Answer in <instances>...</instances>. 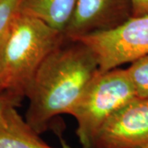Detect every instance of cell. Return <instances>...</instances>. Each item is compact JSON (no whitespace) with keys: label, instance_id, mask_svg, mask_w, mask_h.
<instances>
[{"label":"cell","instance_id":"6da1fadb","mask_svg":"<svg viewBox=\"0 0 148 148\" xmlns=\"http://www.w3.org/2000/svg\"><path fill=\"white\" fill-rule=\"evenodd\" d=\"M99 73L98 60L90 48L65 37L44 59L27 89L26 122L38 134L45 132L54 117L71 114Z\"/></svg>","mask_w":148,"mask_h":148},{"label":"cell","instance_id":"7a4b0ae2","mask_svg":"<svg viewBox=\"0 0 148 148\" xmlns=\"http://www.w3.org/2000/svg\"><path fill=\"white\" fill-rule=\"evenodd\" d=\"M64 38L42 21L19 12L0 50V95L22 101L40 65Z\"/></svg>","mask_w":148,"mask_h":148},{"label":"cell","instance_id":"3957f363","mask_svg":"<svg viewBox=\"0 0 148 148\" xmlns=\"http://www.w3.org/2000/svg\"><path fill=\"white\" fill-rule=\"evenodd\" d=\"M135 97L126 69L117 68L97 74L71 113L77 123L76 134L82 147L94 148L103 124Z\"/></svg>","mask_w":148,"mask_h":148},{"label":"cell","instance_id":"5b68a950","mask_svg":"<svg viewBox=\"0 0 148 148\" xmlns=\"http://www.w3.org/2000/svg\"><path fill=\"white\" fill-rule=\"evenodd\" d=\"M94 148H148V97H135L113 114L99 130Z\"/></svg>","mask_w":148,"mask_h":148},{"label":"cell","instance_id":"7c38bea8","mask_svg":"<svg viewBox=\"0 0 148 148\" xmlns=\"http://www.w3.org/2000/svg\"><path fill=\"white\" fill-rule=\"evenodd\" d=\"M132 7V16L148 15V0H130Z\"/></svg>","mask_w":148,"mask_h":148},{"label":"cell","instance_id":"9c48e42d","mask_svg":"<svg viewBox=\"0 0 148 148\" xmlns=\"http://www.w3.org/2000/svg\"><path fill=\"white\" fill-rule=\"evenodd\" d=\"M137 97H148V54L131 63L126 69Z\"/></svg>","mask_w":148,"mask_h":148},{"label":"cell","instance_id":"ba28073f","mask_svg":"<svg viewBox=\"0 0 148 148\" xmlns=\"http://www.w3.org/2000/svg\"><path fill=\"white\" fill-rule=\"evenodd\" d=\"M16 107L11 108L0 125V148H53L45 143Z\"/></svg>","mask_w":148,"mask_h":148},{"label":"cell","instance_id":"277c9868","mask_svg":"<svg viewBox=\"0 0 148 148\" xmlns=\"http://www.w3.org/2000/svg\"><path fill=\"white\" fill-rule=\"evenodd\" d=\"M95 53L100 73L148 54V15L131 16L119 26L77 39Z\"/></svg>","mask_w":148,"mask_h":148},{"label":"cell","instance_id":"30bf717a","mask_svg":"<svg viewBox=\"0 0 148 148\" xmlns=\"http://www.w3.org/2000/svg\"><path fill=\"white\" fill-rule=\"evenodd\" d=\"M21 0H0V50L14 18L19 13Z\"/></svg>","mask_w":148,"mask_h":148},{"label":"cell","instance_id":"8fae6325","mask_svg":"<svg viewBox=\"0 0 148 148\" xmlns=\"http://www.w3.org/2000/svg\"><path fill=\"white\" fill-rule=\"evenodd\" d=\"M21 100L8 95H0V125L5 123L6 116L11 108L18 107L21 105Z\"/></svg>","mask_w":148,"mask_h":148},{"label":"cell","instance_id":"52a82bcc","mask_svg":"<svg viewBox=\"0 0 148 148\" xmlns=\"http://www.w3.org/2000/svg\"><path fill=\"white\" fill-rule=\"evenodd\" d=\"M77 0H21L19 12L42 21L64 33L73 16Z\"/></svg>","mask_w":148,"mask_h":148},{"label":"cell","instance_id":"4fadbf2b","mask_svg":"<svg viewBox=\"0 0 148 148\" xmlns=\"http://www.w3.org/2000/svg\"><path fill=\"white\" fill-rule=\"evenodd\" d=\"M60 143H61V147H62V148H72L68 143L64 141L63 138H60Z\"/></svg>","mask_w":148,"mask_h":148},{"label":"cell","instance_id":"8992f818","mask_svg":"<svg viewBox=\"0 0 148 148\" xmlns=\"http://www.w3.org/2000/svg\"><path fill=\"white\" fill-rule=\"evenodd\" d=\"M131 16L130 0H77L64 35L68 39H77L113 29Z\"/></svg>","mask_w":148,"mask_h":148}]
</instances>
